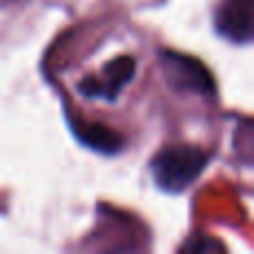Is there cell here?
Segmentation results:
<instances>
[{
	"label": "cell",
	"mask_w": 254,
	"mask_h": 254,
	"mask_svg": "<svg viewBox=\"0 0 254 254\" xmlns=\"http://www.w3.org/2000/svg\"><path fill=\"white\" fill-rule=\"evenodd\" d=\"M254 0H221L214 11V29L230 43L246 45L252 40Z\"/></svg>",
	"instance_id": "4"
},
{
	"label": "cell",
	"mask_w": 254,
	"mask_h": 254,
	"mask_svg": "<svg viewBox=\"0 0 254 254\" xmlns=\"http://www.w3.org/2000/svg\"><path fill=\"white\" fill-rule=\"evenodd\" d=\"M183 250H188V252H219V250H223V246H221L219 241H214V239L205 237V234H194L192 241H190Z\"/></svg>",
	"instance_id": "6"
},
{
	"label": "cell",
	"mask_w": 254,
	"mask_h": 254,
	"mask_svg": "<svg viewBox=\"0 0 254 254\" xmlns=\"http://www.w3.org/2000/svg\"><path fill=\"white\" fill-rule=\"evenodd\" d=\"M212 154L196 145H170L163 147L149 163L152 176L161 190L179 194L201 176Z\"/></svg>",
	"instance_id": "1"
},
{
	"label": "cell",
	"mask_w": 254,
	"mask_h": 254,
	"mask_svg": "<svg viewBox=\"0 0 254 254\" xmlns=\"http://www.w3.org/2000/svg\"><path fill=\"white\" fill-rule=\"evenodd\" d=\"M74 131L85 145H89L92 149L105 154H116L123 147V136L116 134L114 129L98 123H83V121H76L74 123Z\"/></svg>",
	"instance_id": "5"
},
{
	"label": "cell",
	"mask_w": 254,
	"mask_h": 254,
	"mask_svg": "<svg viewBox=\"0 0 254 254\" xmlns=\"http://www.w3.org/2000/svg\"><path fill=\"white\" fill-rule=\"evenodd\" d=\"M136 61L134 56H119L112 63L103 67L98 76H89V78L80 80L78 92L85 98H96V101H116L123 87L134 78Z\"/></svg>",
	"instance_id": "3"
},
{
	"label": "cell",
	"mask_w": 254,
	"mask_h": 254,
	"mask_svg": "<svg viewBox=\"0 0 254 254\" xmlns=\"http://www.w3.org/2000/svg\"><path fill=\"white\" fill-rule=\"evenodd\" d=\"M158 56H161V69L165 74V80L176 92H192L203 96L214 94L212 74L201 61L176 52H161Z\"/></svg>",
	"instance_id": "2"
}]
</instances>
